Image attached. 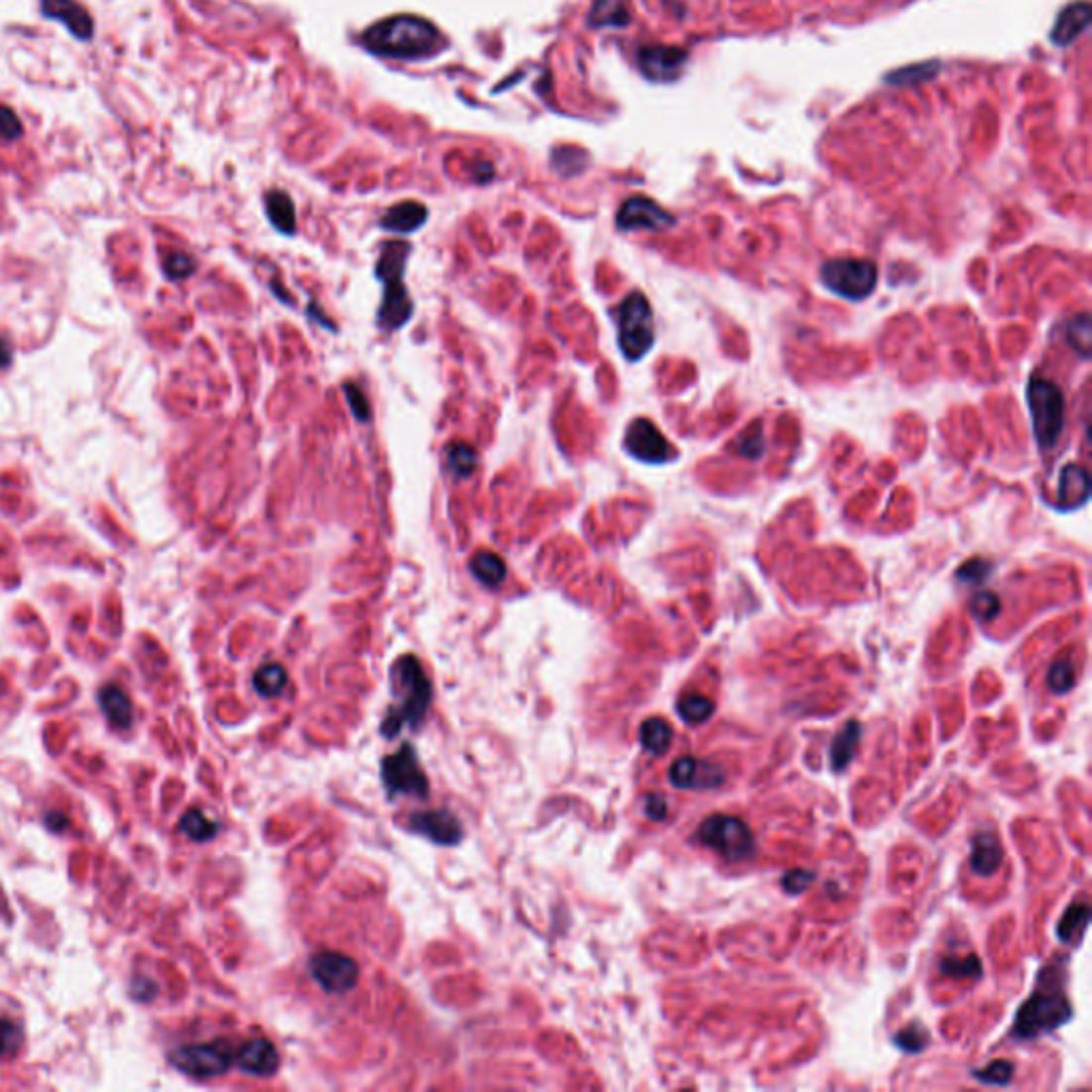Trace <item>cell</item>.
I'll use <instances>...</instances> for the list:
<instances>
[{
  "instance_id": "cb8c5ba5",
  "label": "cell",
  "mask_w": 1092,
  "mask_h": 1092,
  "mask_svg": "<svg viewBox=\"0 0 1092 1092\" xmlns=\"http://www.w3.org/2000/svg\"><path fill=\"white\" fill-rule=\"evenodd\" d=\"M470 570L478 583L485 587H498L506 578V561L493 550H478L470 561Z\"/></svg>"
},
{
  "instance_id": "7a4b0ae2",
  "label": "cell",
  "mask_w": 1092,
  "mask_h": 1092,
  "mask_svg": "<svg viewBox=\"0 0 1092 1092\" xmlns=\"http://www.w3.org/2000/svg\"><path fill=\"white\" fill-rule=\"evenodd\" d=\"M410 254H413V246L408 241H387L376 263V276L385 285V295H382L378 309V324L387 333L406 327L415 314V302L410 300V293L404 285V272Z\"/></svg>"
},
{
  "instance_id": "603a6c76",
  "label": "cell",
  "mask_w": 1092,
  "mask_h": 1092,
  "mask_svg": "<svg viewBox=\"0 0 1092 1092\" xmlns=\"http://www.w3.org/2000/svg\"><path fill=\"white\" fill-rule=\"evenodd\" d=\"M101 708L103 713L107 715V719L113 723V726L118 728H129L133 723V704L129 700V696H126V691L116 687V685H107L103 691H101Z\"/></svg>"
},
{
  "instance_id": "6da1fadb",
  "label": "cell",
  "mask_w": 1092,
  "mask_h": 1092,
  "mask_svg": "<svg viewBox=\"0 0 1092 1092\" xmlns=\"http://www.w3.org/2000/svg\"><path fill=\"white\" fill-rule=\"evenodd\" d=\"M363 46L376 56L393 61H419L446 46L442 33L419 16H393L372 24L363 33Z\"/></svg>"
},
{
  "instance_id": "2e32d148",
  "label": "cell",
  "mask_w": 1092,
  "mask_h": 1092,
  "mask_svg": "<svg viewBox=\"0 0 1092 1092\" xmlns=\"http://www.w3.org/2000/svg\"><path fill=\"white\" fill-rule=\"evenodd\" d=\"M41 11L48 20L61 22L79 41H90L94 35L90 13L77 0H41Z\"/></svg>"
},
{
  "instance_id": "8d00e7d4",
  "label": "cell",
  "mask_w": 1092,
  "mask_h": 1092,
  "mask_svg": "<svg viewBox=\"0 0 1092 1092\" xmlns=\"http://www.w3.org/2000/svg\"><path fill=\"white\" fill-rule=\"evenodd\" d=\"M344 395H346L350 413L354 415V419H357L359 423H370L372 421V406H370V402H367V395L363 393V389L354 385V382H346Z\"/></svg>"
},
{
  "instance_id": "d4e9b609",
  "label": "cell",
  "mask_w": 1092,
  "mask_h": 1092,
  "mask_svg": "<svg viewBox=\"0 0 1092 1092\" xmlns=\"http://www.w3.org/2000/svg\"><path fill=\"white\" fill-rule=\"evenodd\" d=\"M860 734H862L860 723L849 721L847 726L834 736L832 747H830V764H832L834 771H843L845 766L852 762L856 749H858V743H860Z\"/></svg>"
},
{
  "instance_id": "7bdbcfd3",
  "label": "cell",
  "mask_w": 1092,
  "mask_h": 1092,
  "mask_svg": "<svg viewBox=\"0 0 1092 1092\" xmlns=\"http://www.w3.org/2000/svg\"><path fill=\"white\" fill-rule=\"evenodd\" d=\"M24 133L22 129V122L18 118V113L13 111L11 107L7 105H0V139L5 141H16L20 139Z\"/></svg>"
},
{
  "instance_id": "8fae6325",
  "label": "cell",
  "mask_w": 1092,
  "mask_h": 1092,
  "mask_svg": "<svg viewBox=\"0 0 1092 1092\" xmlns=\"http://www.w3.org/2000/svg\"><path fill=\"white\" fill-rule=\"evenodd\" d=\"M309 973L322 990L333 992V995H344L359 982V964L339 952L316 954L309 960Z\"/></svg>"
},
{
  "instance_id": "f546056e",
  "label": "cell",
  "mask_w": 1092,
  "mask_h": 1092,
  "mask_svg": "<svg viewBox=\"0 0 1092 1092\" xmlns=\"http://www.w3.org/2000/svg\"><path fill=\"white\" fill-rule=\"evenodd\" d=\"M937 73H939V62L928 61V62L903 66L895 70V73L886 75V81L892 83V86H917V83L930 81Z\"/></svg>"
},
{
  "instance_id": "f6af8a7d",
  "label": "cell",
  "mask_w": 1092,
  "mask_h": 1092,
  "mask_svg": "<svg viewBox=\"0 0 1092 1092\" xmlns=\"http://www.w3.org/2000/svg\"><path fill=\"white\" fill-rule=\"evenodd\" d=\"M552 154H557V156H561V159H565V165H561L557 169V174H561V176H574V174H580L585 169L587 156L583 152H574V150L568 148V150H557Z\"/></svg>"
},
{
  "instance_id": "d6a6232c",
  "label": "cell",
  "mask_w": 1092,
  "mask_h": 1092,
  "mask_svg": "<svg viewBox=\"0 0 1092 1092\" xmlns=\"http://www.w3.org/2000/svg\"><path fill=\"white\" fill-rule=\"evenodd\" d=\"M1088 919H1090L1088 905H1073V907H1069L1067 913L1062 915L1060 924H1058V928H1056L1058 937H1060L1062 941H1067V943L1077 941V939H1080L1082 934H1084V930H1086V926H1088Z\"/></svg>"
},
{
  "instance_id": "3957f363",
  "label": "cell",
  "mask_w": 1092,
  "mask_h": 1092,
  "mask_svg": "<svg viewBox=\"0 0 1092 1092\" xmlns=\"http://www.w3.org/2000/svg\"><path fill=\"white\" fill-rule=\"evenodd\" d=\"M393 689L395 693H402V702L397 708H391L385 723H382V732L389 739H395L400 730L404 728H417L423 721L425 713L431 704L433 689L427 674H425L421 662L415 656H404L395 662L393 666Z\"/></svg>"
},
{
  "instance_id": "f1b7e54d",
  "label": "cell",
  "mask_w": 1092,
  "mask_h": 1092,
  "mask_svg": "<svg viewBox=\"0 0 1092 1092\" xmlns=\"http://www.w3.org/2000/svg\"><path fill=\"white\" fill-rule=\"evenodd\" d=\"M287 683H289V674L285 670V666H280V664L263 666V668H259L257 674H254V678H252L254 689H257V693L263 698L280 696V693L285 691Z\"/></svg>"
},
{
  "instance_id": "7c38bea8",
  "label": "cell",
  "mask_w": 1092,
  "mask_h": 1092,
  "mask_svg": "<svg viewBox=\"0 0 1092 1092\" xmlns=\"http://www.w3.org/2000/svg\"><path fill=\"white\" fill-rule=\"evenodd\" d=\"M626 450L643 463H666L676 457V448L649 419H636L626 431Z\"/></svg>"
},
{
  "instance_id": "f907efd6",
  "label": "cell",
  "mask_w": 1092,
  "mask_h": 1092,
  "mask_svg": "<svg viewBox=\"0 0 1092 1092\" xmlns=\"http://www.w3.org/2000/svg\"><path fill=\"white\" fill-rule=\"evenodd\" d=\"M9 363H11V350H9V346H7L5 339L0 337V370H3V367H7Z\"/></svg>"
},
{
  "instance_id": "30bf717a",
  "label": "cell",
  "mask_w": 1092,
  "mask_h": 1092,
  "mask_svg": "<svg viewBox=\"0 0 1092 1092\" xmlns=\"http://www.w3.org/2000/svg\"><path fill=\"white\" fill-rule=\"evenodd\" d=\"M172 1060L182 1073L196 1077V1080H211L229 1071L233 1056L224 1043H201L176 1049Z\"/></svg>"
},
{
  "instance_id": "ee69618b",
  "label": "cell",
  "mask_w": 1092,
  "mask_h": 1092,
  "mask_svg": "<svg viewBox=\"0 0 1092 1092\" xmlns=\"http://www.w3.org/2000/svg\"><path fill=\"white\" fill-rule=\"evenodd\" d=\"M895 1041L899 1047L907 1049V1052H919V1049L926 1045V1031L919 1027H910L901 1031L895 1037Z\"/></svg>"
},
{
  "instance_id": "836d02e7",
  "label": "cell",
  "mask_w": 1092,
  "mask_h": 1092,
  "mask_svg": "<svg viewBox=\"0 0 1092 1092\" xmlns=\"http://www.w3.org/2000/svg\"><path fill=\"white\" fill-rule=\"evenodd\" d=\"M676 708H678V715L683 717L687 723H691V726L706 721L715 711L713 702L708 698H704V696H700V693H685V696L678 700Z\"/></svg>"
},
{
  "instance_id": "d6986e66",
  "label": "cell",
  "mask_w": 1092,
  "mask_h": 1092,
  "mask_svg": "<svg viewBox=\"0 0 1092 1092\" xmlns=\"http://www.w3.org/2000/svg\"><path fill=\"white\" fill-rule=\"evenodd\" d=\"M237 1067L250 1075L269 1077L280 1069V1054L272 1041L252 1039L239 1047Z\"/></svg>"
},
{
  "instance_id": "bcb514c9",
  "label": "cell",
  "mask_w": 1092,
  "mask_h": 1092,
  "mask_svg": "<svg viewBox=\"0 0 1092 1092\" xmlns=\"http://www.w3.org/2000/svg\"><path fill=\"white\" fill-rule=\"evenodd\" d=\"M988 574H990V565L984 559H973L969 563H964L958 570V578L967 580V583H980V580H984Z\"/></svg>"
},
{
  "instance_id": "1f68e13d",
  "label": "cell",
  "mask_w": 1092,
  "mask_h": 1092,
  "mask_svg": "<svg viewBox=\"0 0 1092 1092\" xmlns=\"http://www.w3.org/2000/svg\"><path fill=\"white\" fill-rule=\"evenodd\" d=\"M446 461H448L452 476L467 478V476H472L474 470H476L478 455H476V450L470 444L452 442V444L446 446Z\"/></svg>"
},
{
  "instance_id": "ba28073f",
  "label": "cell",
  "mask_w": 1092,
  "mask_h": 1092,
  "mask_svg": "<svg viewBox=\"0 0 1092 1092\" xmlns=\"http://www.w3.org/2000/svg\"><path fill=\"white\" fill-rule=\"evenodd\" d=\"M877 267L869 259H832L821 267V282L845 300H867L877 285Z\"/></svg>"
},
{
  "instance_id": "ac0fdd59",
  "label": "cell",
  "mask_w": 1092,
  "mask_h": 1092,
  "mask_svg": "<svg viewBox=\"0 0 1092 1092\" xmlns=\"http://www.w3.org/2000/svg\"><path fill=\"white\" fill-rule=\"evenodd\" d=\"M1092 22V7L1088 0H1080V3H1071L1058 13V18L1049 31V39L1054 46L1067 48L1073 41L1080 37Z\"/></svg>"
},
{
  "instance_id": "ffe728a7",
  "label": "cell",
  "mask_w": 1092,
  "mask_h": 1092,
  "mask_svg": "<svg viewBox=\"0 0 1092 1092\" xmlns=\"http://www.w3.org/2000/svg\"><path fill=\"white\" fill-rule=\"evenodd\" d=\"M429 209L417 201H404L389 207L380 218V226L391 233H415L427 222Z\"/></svg>"
},
{
  "instance_id": "e0dca14e",
  "label": "cell",
  "mask_w": 1092,
  "mask_h": 1092,
  "mask_svg": "<svg viewBox=\"0 0 1092 1092\" xmlns=\"http://www.w3.org/2000/svg\"><path fill=\"white\" fill-rule=\"evenodd\" d=\"M410 828L437 845H457L463 836L459 819L448 811H423L410 817Z\"/></svg>"
},
{
  "instance_id": "e575fe53",
  "label": "cell",
  "mask_w": 1092,
  "mask_h": 1092,
  "mask_svg": "<svg viewBox=\"0 0 1092 1092\" xmlns=\"http://www.w3.org/2000/svg\"><path fill=\"white\" fill-rule=\"evenodd\" d=\"M941 971L956 980H977L982 975V962L977 956H952L941 962Z\"/></svg>"
},
{
  "instance_id": "681fc988",
  "label": "cell",
  "mask_w": 1092,
  "mask_h": 1092,
  "mask_svg": "<svg viewBox=\"0 0 1092 1092\" xmlns=\"http://www.w3.org/2000/svg\"><path fill=\"white\" fill-rule=\"evenodd\" d=\"M307 314H309V318H311V320H318V322L322 324V327H324V329L335 331V324H333V322H331L329 318H324V314H322V311H320V307H318V305H316L314 302H311V303L307 305Z\"/></svg>"
},
{
  "instance_id": "5b68a950",
  "label": "cell",
  "mask_w": 1092,
  "mask_h": 1092,
  "mask_svg": "<svg viewBox=\"0 0 1092 1092\" xmlns=\"http://www.w3.org/2000/svg\"><path fill=\"white\" fill-rule=\"evenodd\" d=\"M619 348L628 361H641L656 344L654 311L641 291L630 293L619 305Z\"/></svg>"
},
{
  "instance_id": "9a60e30c",
  "label": "cell",
  "mask_w": 1092,
  "mask_h": 1092,
  "mask_svg": "<svg viewBox=\"0 0 1092 1092\" xmlns=\"http://www.w3.org/2000/svg\"><path fill=\"white\" fill-rule=\"evenodd\" d=\"M721 766L696 760V758H678L670 766V784L678 789H713L723 784Z\"/></svg>"
},
{
  "instance_id": "4dcf8cb0",
  "label": "cell",
  "mask_w": 1092,
  "mask_h": 1092,
  "mask_svg": "<svg viewBox=\"0 0 1092 1092\" xmlns=\"http://www.w3.org/2000/svg\"><path fill=\"white\" fill-rule=\"evenodd\" d=\"M180 830L186 834L188 839H192L196 843H205V841L214 839L216 832H218V824H216V821H211L203 811L192 808V811H188L186 815L182 817Z\"/></svg>"
},
{
  "instance_id": "74e56055",
  "label": "cell",
  "mask_w": 1092,
  "mask_h": 1092,
  "mask_svg": "<svg viewBox=\"0 0 1092 1092\" xmlns=\"http://www.w3.org/2000/svg\"><path fill=\"white\" fill-rule=\"evenodd\" d=\"M1075 683V674L1069 662H1056L1047 672V687L1054 693H1067Z\"/></svg>"
},
{
  "instance_id": "4316f807",
  "label": "cell",
  "mask_w": 1092,
  "mask_h": 1092,
  "mask_svg": "<svg viewBox=\"0 0 1092 1092\" xmlns=\"http://www.w3.org/2000/svg\"><path fill=\"white\" fill-rule=\"evenodd\" d=\"M1088 495H1090L1088 474L1082 470V467L1067 465L1065 472H1062V476H1060L1058 502L1065 504V506H1077V504L1086 502Z\"/></svg>"
},
{
  "instance_id": "60d3db41",
  "label": "cell",
  "mask_w": 1092,
  "mask_h": 1092,
  "mask_svg": "<svg viewBox=\"0 0 1092 1092\" xmlns=\"http://www.w3.org/2000/svg\"><path fill=\"white\" fill-rule=\"evenodd\" d=\"M163 265H165V274L174 280L188 278L194 272V261L183 252H169Z\"/></svg>"
},
{
  "instance_id": "277c9868",
  "label": "cell",
  "mask_w": 1092,
  "mask_h": 1092,
  "mask_svg": "<svg viewBox=\"0 0 1092 1092\" xmlns=\"http://www.w3.org/2000/svg\"><path fill=\"white\" fill-rule=\"evenodd\" d=\"M1073 1018L1069 999L1058 990H1037L1034 995L1020 1007L1016 1023L1012 1029V1037L1020 1041L1037 1039L1041 1034L1056 1031Z\"/></svg>"
},
{
  "instance_id": "4fadbf2b",
  "label": "cell",
  "mask_w": 1092,
  "mask_h": 1092,
  "mask_svg": "<svg viewBox=\"0 0 1092 1092\" xmlns=\"http://www.w3.org/2000/svg\"><path fill=\"white\" fill-rule=\"evenodd\" d=\"M672 224L674 216L647 196H632L617 211L619 231H664Z\"/></svg>"
},
{
  "instance_id": "b9f144b4",
  "label": "cell",
  "mask_w": 1092,
  "mask_h": 1092,
  "mask_svg": "<svg viewBox=\"0 0 1092 1092\" xmlns=\"http://www.w3.org/2000/svg\"><path fill=\"white\" fill-rule=\"evenodd\" d=\"M971 611L977 619L990 621L995 619L1001 611V602L995 593H977L971 602Z\"/></svg>"
},
{
  "instance_id": "52a82bcc",
  "label": "cell",
  "mask_w": 1092,
  "mask_h": 1092,
  "mask_svg": "<svg viewBox=\"0 0 1092 1092\" xmlns=\"http://www.w3.org/2000/svg\"><path fill=\"white\" fill-rule=\"evenodd\" d=\"M696 839L730 862L747 860L756 847L749 826L732 815L706 817L696 830Z\"/></svg>"
},
{
  "instance_id": "83f0119b",
  "label": "cell",
  "mask_w": 1092,
  "mask_h": 1092,
  "mask_svg": "<svg viewBox=\"0 0 1092 1092\" xmlns=\"http://www.w3.org/2000/svg\"><path fill=\"white\" fill-rule=\"evenodd\" d=\"M672 743V728L668 721L660 717L647 719L641 726V745L645 751L654 756H662L666 749Z\"/></svg>"
},
{
  "instance_id": "d590c367",
  "label": "cell",
  "mask_w": 1092,
  "mask_h": 1092,
  "mask_svg": "<svg viewBox=\"0 0 1092 1092\" xmlns=\"http://www.w3.org/2000/svg\"><path fill=\"white\" fill-rule=\"evenodd\" d=\"M1090 339H1092L1090 318L1086 314L1075 316V320H1071L1069 327H1067V342L1071 344V348L1075 352H1080L1082 357H1088V354H1090Z\"/></svg>"
},
{
  "instance_id": "c3c4849f",
  "label": "cell",
  "mask_w": 1092,
  "mask_h": 1092,
  "mask_svg": "<svg viewBox=\"0 0 1092 1092\" xmlns=\"http://www.w3.org/2000/svg\"><path fill=\"white\" fill-rule=\"evenodd\" d=\"M645 813L654 821H662L666 815H668V804H666V798L662 793H649L645 802Z\"/></svg>"
},
{
  "instance_id": "484cf974",
  "label": "cell",
  "mask_w": 1092,
  "mask_h": 1092,
  "mask_svg": "<svg viewBox=\"0 0 1092 1092\" xmlns=\"http://www.w3.org/2000/svg\"><path fill=\"white\" fill-rule=\"evenodd\" d=\"M593 28H623L630 24V9L626 0H595L589 13Z\"/></svg>"
},
{
  "instance_id": "f35d334b",
  "label": "cell",
  "mask_w": 1092,
  "mask_h": 1092,
  "mask_svg": "<svg viewBox=\"0 0 1092 1092\" xmlns=\"http://www.w3.org/2000/svg\"><path fill=\"white\" fill-rule=\"evenodd\" d=\"M20 1041H22V1034H20L18 1025L13 1023V1020H7V1018L0 1020V1060L9 1058L11 1054H16L18 1047H20Z\"/></svg>"
},
{
  "instance_id": "5bb4252c",
  "label": "cell",
  "mask_w": 1092,
  "mask_h": 1092,
  "mask_svg": "<svg viewBox=\"0 0 1092 1092\" xmlns=\"http://www.w3.org/2000/svg\"><path fill=\"white\" fill-rule=\"evenodd\" d=\"M685 62H687V52L676 46L651 44L638 50V66H641L643 75L658 83L676 79L680 75V70H683Z\"/></svg>"
},
{
  "instance_id": "9c48e42d",
  "label": "cell",
  "mask_w": 1092,
  "mask_h": 1092,
  "mask_svg": "<svg viewBox=\"0 0 1092 1092\" xmlns=\"http://www.w3.org/2000/svg\"><path fill=\"white\" fill-rule=\"evenodd\" d=\"M382 782L391 796L402 793V796L427 798L429 793L427 775L421 769L415 747L408 743L397 754L382 760Z\"/></svg>"
},
{
  "instance_id": "7dc6e473",
  "label": "cell",
  "mask_w": 1092,
  "mask_h": 1092,
  "mask_svg": "<svg viewBox=\"0 0 1092 1092\" xmlns=\"http://www.w3.org/2000/svg\"><path fill=\"white\" fill-rule=\"evenodd\" d=\"M815 879L813 873H806V871H789L786 877H784V888L789 892V895H798V892H802L808 884H811Z\"/></svg>"
},
{
  "instance_id": "7402d4cb",
  "label": "cell",
  "mask_w": 1092,
  "mask_h": 1092,
  "mask_svg": "<svg viewBox=\"0 0 1092 1092\" xmlns=\"http://www.w3.org/2000/svg\"><path fill=\"white\" fill-rule=\"evenodd\" d=\"M265 211L267 218L276 226V231L282 235H295L297 231V214L293 198L282 190H269L265 194Z\"/></svg>"
},
{
  "instance_id": "44dd1931",
  "label": "cell",
  "mask_w": 1092,
  "mask_h": 1092,
  "mask_svg": "<svg viewBox=\"0 0 1092 1092\" xmlns=\"http://www.w3.org/2000/svg\"><path fill=\"white\" fill-rule=\"evenodd\" d=\"M1003 862V847L995 834L982 832L977 834L971 843V869L977 875H990L995 873Z\"/></svg>"
},
{
  "instance_id": "ab89813d",
  "label": "cell",
  "mask_w": 1092,
  "mask_h": 1092,
  "mask_svg": "<svg viewBox=\"0 0 1092 1092\" xmlns=\"http://www.w3.org/2000/svg\"><path fill=\"white\" fill-rule=\"evenodd\" d=\"M1012 1073H1014V1065L1007 1060H997L992 1062V1065H988L986 1069L982 1071H975L973 1075L977 1077L980 1082H986V1084H995V1086H1003L1012 1080Z\"/></svg>"
},
{
  "instance_id": "8992f818",
  "label": "cell",
  "mask_w": 1092,
  "mask_h": 1092,
  "mask_svg": "<svg viewBox=\"0 0 1092 1092\" xmlns=\"http://www.w3.org/2000/svg\"><path fill=\"white\" fill-rule=\"evenodd\" d=\"M1029 408L1037 444L1049 450L1060 439L1065 425V400L1060 389L1045 378H1032L1029 385Z\"/></svg>"
}]
</instances>
